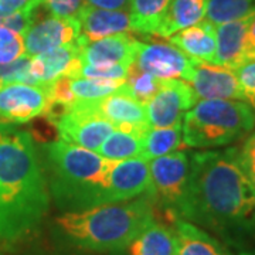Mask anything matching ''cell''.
Segmentation results:
<instances>
[{
    "label": "cell",
    "mask_w": 255,
    "mask_h": 255,
    "mask_svg": "<svg viewBox=\"0 0 255 255\" xmlns=\"http://www.w3.org/2000/svg\"><path fill=\"white\" fill-rule=\"evenodd\" d=\"M255 112L236 100H200L182 121L183 145L194 149L227 146L254 130Z\"/></svg>",
    "instance_id": "5b68a950"
},
{
    "label": "cell",
    "mask_w": 255,
    "mask_h": 255,
    "mask_svg": "<svg viewBox=\"0 0 255 255\" xmlns=\"http://www.w3.org/2000/svg\"><path fill=\"white\" fill-rule=\"evenodd\" d=\"M190 85L197 100L244 101L234 70L217 64L194 61Z\"/></svg>",
    "instance_id": "5bb4252c"
},
{
    "label": "cell",
    "mask_w": 255,
    "mask_h": 255,
    "mask_svg": "<svg viewBox=\"0 0 255 255\" xmlns=\"http://www.w3.org/2000/svg\"><path fill=\"white\" fill-rule=\"evenodd\" d=\"M87 6L104 10H124L129 11L130 0H85Z\"/></svg>",
    "instance_id": "8d00e7d4"
},
{
    "label": "cell",
    "mask_w": 255,
    "mask_h": 255,
    "mask_svg": "<svg viewBox=\"0 0 255 255\" xmlns=\"http://www.w3.org/2000/svg\"><path fill=\"white\" fill-rule=\"evenodd\" d=\"M194 61L172 43L137 41L133 63L143 73L157 80H183L190 82Z\"/></svg>",
    "instance_id": "9c48e42d"
},
{
    "label": "cell",
    "mask_w": 255,
    "mask_h": 255,
    "mask_svg": "<svg viewBox=\"0 0 255 255\" xmlns=\"http://www.w3.org/2000/svg\"><path fill=\"white\" fill-rule=\"evenodd\" d=\"M36 11H16V13H1L0 11V26L17 33L23 37L34 21Z\"/></svg>",
    "instance_id": "836d02e7"
},
{
    "label": "cell",
    "mask_w": 255,
    "mask_h": 255,
    "mask_svg": "<svg viewBox=\"0 0 255 255\" xmlns=\"http://www.w3.org/2000/svg\"><path fill=\"white\" fill-rule=\"evenodd\" d=\"M50 206L47 180L27 130L0 125V240L34 233Z\"/></svg>",
    "instance_id": "7a4b0ae2"
},
{
    "label": "cell",
    "mask_w": 255,
    "mask_h": 255,
    "mask_svg": "<svg viewBox=\"0 0 255 255\" xmlns=\"http://www.w3.org/2000/svg\"><path fill=\"white\" fill-rule=\"evenodd\" d=\"M248 174V177H250V180H251V183H253V186H254L255 189V172H250Z\"/></svg>",
    "instance_id": "f35d334b"
},
{
    "label": "cell",
    "mask_w": 255,
    "mask_h": 255,
    "mask_svg": "<svg viewBox=\"0 0 255 255\" xmlns=\"http://www.w3.org/2000/svg\"><path fill=\"white\" fill-rule=\"evenodd\" d=\"M129 67L124 64L115 65H81L77 77L102 78V80H125Z\"/></svg>",
    "instance_id": "4dcf8cb0"
},
{
    "label": "cell",
    "mask_w": 255,
    "mask_h": 255,
    "mask_svg": "<svg viewBox=\"0 0 255 255\" xmlns=\"http://www.w3.org/2000/svg\"><path fill=\"white\" fill-rule=\"evenodd\" d=\"M153 220L155 201L150 193H145L133 200L65 211L54 220V227L58 236L75 248L124 255Z\"/></svg>",
    "instance_id": "3957f363"
},
{
    "label": "cell",
    "mask_w": 255,
    "mask_h": 255,
    "mask_svg": "<svg viewBox=\"0 0 255 255\" xmlns=\"http://www.w3.org/2000/svg\"><path fill=\"white\" fill-rule=\"evenodd\" d=\"M26 54L23 37L0 26V64L10 63Z\"/></svg>",
    "instance_id": "f546056e"
},
{
    "label": "cell",
    "mask_w": 255,
    "mask_h": 255,
    "mask_svg": "<svg viewBox=\"0 0 255 255\" xmlns=\"http://www.w3.org/2000/svg\"><path fill=\"white\" fill-rule=\"evenodd\" d=\"M85 107L111 122L115 129L145 135L149 129L146 108L143 104L117 90L114 94L97 101H81Z\"/></svg>",
    "instance_id": "4fadbf2b"
},
{
    "label": "cell",
    "mask_w": 255,
    "mask_h": 255,
    "mask_svg": "<svg viewBox=\"0 0 255 255\" xmlns=\"http://www.w3.org/2000/svg\"><path fill=\"white\" fill-rule=\"evenodd\" d=\"M247 60L248 61L255 60V14L250 21L248 33H247Z\"/></svg>",
    "instance_id": "74e56055"
},
{
    "label": "cell",
    "mask_w": 255,
    "mask_h": 255,
    "mask_svg": "<svg viewBox=\"0 0 255 255\" xmlns=\"http://www.w3.org/2000/svg\"><path fill=\"white\" fill-rule=\"evenodd\" d=\"M51 108L48 87L3 84L0 88V125H21L46 117Z\"/></svg>",
    "instance_id": "ba28073f"
},
{
    "label": "cell",
    "mask_w": 255,
    "mask_h": 255,
    "mask_svg": "<svg viewBox=\"0 0 255 255\" xmlns=\"http://www.w3.org/2000/svg\"><path fill=\"white\" fill-rule=\"evenodd\" d=\"M150 190L149 164L145 159H128L111 163L105 176L107 204L133 200Z\"/></svg>",
    "instance_id": "8fae6325"
},
{
    "label": "cell",
    "mask_w": 255,
    "mask_h": 255,
    "mask_svg": "<svg viewBox=\"0 0 255 255\" xmlns=\"http://www.w3.org/2000/svg\"><path fill=\"white\" fill-rule=\"evenodd\" d=\"M169 43L196 61L216 63V26L209 20H201L194 26L177 31L169 37Z\"/></svg>",
    "instance_id": "d6986e66"
},
{
    "label": "cell",
    "mask_w": 255,
    "mask_h": 255,
    "mask_svg": "<svg viewBox=\"0 0 255 255\" xmlns=\"http://www.w3.org/2000/svg\"><path fill=\"white\" fill-rule=\"evenodd\" d=\"M0 255H1V253H0Z\"/></svg>",
    "instance_id": "60d3db41"
},
{
    "label": "cell",
    "mask_w": 255,
    "mask_h": 255,
    "mask_svg": "<svg viewBox=\"0 0 255 255\" xmlns=\"http://www.w3.org/2000/svg\"><path fill=\"white\" fill-rule=\"evenodd\" d=\"M128 250L130 255H176L177 238L173 228L153 220L130 243Z\"/></svg>",
    "instance_id": "7402d4cb"
},
{
    "label": "cell",
    "mask_w": 255,
    "mask_h": 255,
    "mask_svg": "<svg viewBox=\"0 0 255 255\" xmlns=\"http://www.w3.org/2000/svg\"><path fill=\"white\" fill-rule=\"evenodd\" d=\"M122 82L124 80L71 77V90L77 101H97L114 94Z\"/></svg>",
    "instance_id": "83f0119b"
},
{
    "label": "cell",
    "mask_w": 255,
    "mask_h": 255,
    "mask_svg": "<svg viewBox=\"0 0 255 255\" xmlns=\"http://www.w3.org/2000/svg\"><path fill=\"white\" fill-rule=\"evenodd\" d=\"M169 3L170 0H130L129 17L132 31L155 36Z\"/></svg>",
    "instance_id": "cb8c5ba5"
},
{
    "label": "cell",
    "mask_w": 255,
    "mask_h": 255,
    "mask_svg": "<svg viewBox=\"0 0 255 255\" xmlns=\"http://www.w3.org/2000/svg\"><path fill=\"white\" fill-rule=\"evenodd\" d=\"M182 145V124L169 128H149L142 136V159L149 162L173 153Z\"/></svg>",
    "instance_id": "603a6c76"
},
{
    "label": "cell",
    "mask_w": 255,
    "mask_h": 255,
    "mask_svg": "<svg viewBox=\"0 0 255 255\" xmlns=\"http://www.w3.org/2000/svg\"><path fill=\"white\" fill-rule=\"evenodd\" d=\"M197 102L187 81L162 80L160 87L145 105L146 118L150 128H169L182 124L186 112Z\"/></svg>",
    "instance_id": "30bf717a"
},
{
    "label": "cell",
    "mask_w": 255,
    "mask_h": 255,
    "mask_svg": "<svg viewBox=\"0 0 255 255\" xmlns=\"http://www.w3.org/2000/svg\"><path fill=\"white\" fill-rule=\"evenodd\" d=\"M46 117L54 125L61 140L94 152L115 130L111 122L85 107L81 101H75L70 108L50 112Z\"/></svg>",
    "instance_id": "52a82bcc"
},
{
    "label": "cell",
    "mask_w": 255,
    "mask_h": 255,
    "mask_svg": "<svg viewBox=\"0 0 255 255\" xmlns=\"http://www.w3.org/2000/svg\"><path fill=\"white\" fill-rule=\"evenodd\" d=\"M43 0H0L1 13H16V11H36Z\"/></svg>",
    "instance_id": "d590c367"
},
{
    "label": "cell",
    "mask_w": 255,
    "mask_h": 255,
    "mask_svg": "<svg viewBox=\"0 0 255 255\" xmlns=\"http://www.w3.org/2000/svg\"><path fill=\"white\" fill-rule=\"evenodd\" d=\"M255 14V0H209L206 20L219 26L223 23Z\"/></svg>",
    "instance_id": "484cf974"
},
{
    "label": "cell",
    "mask_w": 255,
    "mask_h": 255,
    "mask_svg": "<svg viewBox=\"0 0 255 255\" xmlns=\"http://www.w3.org/2000/svg\"><path fill=\"white\" fill-rule=\"evenodd\" d=\"M209 0H170L155 36L169 38L183 28L204 20Z\"/></svg>",
    "instance_id": "44dd1931"
},
{
    "label": "cell",
    "mask_w": 255,
    "mask_h": 255,
    "mask_svg": "<svg viewBox=\"0 0 255 255\" xmlns=\"http://www.w3.org/2000/svg\"><path fill=\"white\" fill-rule=\"evenodd\" d=\"M251 17L240 18L216 26V63L230 70H237L247 60V33Z\"/></svg>",
    "instance_id": "e0dca14e"
},
{
    "label": "cell",
    "mask_w": 255,
    "mask_h": 255,
    "mask_svg": "<svg viewBox=\"0 0 255 255\" xmlns=\"http://www.w3.org/2000/svg\"><path fill=\"white\" fill-rule=\"evenodd\" d=\"M78 23L80 36L85 41L132 31L129 11L124 10H104L85 6L78 16Z\"/></svg>",
    "instance_id": "ac0fdd59"
},
{
    "label": "cell",
    "mask_w": 255,
    "mask_h": 255,
    "mask_svg": "<svg viewBox=\"0 0 255 255\" xmlns=\"http://www.w3.org/2000/svg\"><path fill=\"white\" fill-rule=\"evenodd\" d=\"M80 37L78 18L55 17L53 14L46 17H34L33 24L23 36L24 51L28 57L43 54L63 46L73 44Z\"/></svg>",
    "instance_id": "7c38bea8"
},
{
    "label": "cell",
    "mask_w": 255,
    "mask_h": 255,
    "mask_svg": "<svg viewBox=\"0 0 255 255\" xmlns=\"http://www.w3.org/2000/svg\"><path fill=\"white\" fill-rule=\"evenodd\" d=\"M244 102L255 111V60L248 61L234 70Z\"/></svg>",
    "instance_id": "1f68e13d"
},
{
    "label": "cell",
    "mask_w": 255,
    "mask_h": 255,
    "mask_svg": "<svg viewBox=\"0 0 255 255\" xmlns=\"http://www.w3.org/2000/svg\"><path fill=\"white\" fill-rule=\"evenodd\" d=\"M1 85H3V84H1V82H0V88H1Z\"/></svg>",
    "instance_id": "ab89813d"
},
{
    "label": "cell",
    "mask_w": 255,
    "mask_h": 255,
    "mask_svg": "<svg viewBox=\"0 0 255 255\" xmlns=\"http://www.w3.org/2000/svg\"><path fill=\"white\" fill-rule=\"evenodd\" d=\"M30 60L31 57L21 55L17 60L6 64H0V82L1 84H28V85H38L33 75L30 73Z\"/></svg>",
    "instance_id": "f1b7e54d"
},
{
    "label": "cell",
    "mask_w": 255,
    "mask_h": 255,
    "mask_svg": "<svg viewBox=\"0 0 255 255\" xmlns=\"http://www.w3.org/2000/svg\"><path fill=\"white\" fill-rule=\"evenodd\" d=\"M183 220L209 231L234 255H255V189L237 147L191 153Z\"/></svg>",
    "instance_id": "6da1fadb"
},
{
    "label": "cell",
    "mask_w": 255,
    "mask_h": 255,
    "mask_svg": "<svg viewBox=\"0 0 255 255\" xmlns=\"http://www.w3.org/2000/svg\"><path fill=\"white\" fill-rule=\"evenodd\" d=\"M139 40L129 33H118L94 41H85L81 36L80 61L81 65H130L135 60V50Z\"/></svg>",
    "instance_id": "9a60e30c"
},
{
    "label": "cell",
    "mask_w": 255,
    "mask_h": 255,
    "mask_svg": "<svg viewBox=\"0 0 255 255\" xmlns=\"http://www.w3.org/2000/svg\"><path fill=\"white\" fill-rule=\"evenodd\" d=\"M43 4L50 14L63 18H78L87 6L85 0H43Z\"/></svg>",
    "instance_id": "d6a6232c"
},
{
    "label": "cell",
    "mask_w": 255,
    "mask_h": 255,
    "mask_svg": "<svg viewBox=\"0 0 255 255\" xmlns=\"http://www.w3.org/2000/svg\"><path fill=\"white\" fill-rule=\"evenodd\" d=\"M172 224L177 238L176 255H234L219 238L190 221L174 219Z\"/></svg>",
    "instance_id": "ffe728a7"
},
{
    "label": "cell",
    "mask_w": 255,
    "mask_h": 255,
    "mask_svg": "<svg viewBox=\"0 0 255 255\" xmlns=\"http://www.w3.org/2000/svg\"><path fill=\"white\" fill-rule=\"evenodd\" d=\"M160 81L150 74L143 73L137 68L135 63L129 65L127 78L124 80L119 90L128 94L130 98L146 105L160 87Z\"/></svg>",
    "instance_id": "4316f807"
},
{
    "label": "cell",
    "mask_w": 255,
    "mask_h": 255,
    "mask_svg": "<svg viewBox=\"0 0 255 255\" xmlns=\"http://www.w3.org/2000/svg\"><path fill=\"white\" fill-rule=\"evenodd\" d=\"M150 196L170 223L183 219L190 180V155L183 150L149 160Z\"/></svg>",
    "instance_id": "8992f818"
},
{
    "label": "cell",
    "mask_w": 255,
    "mask_h": 255,
    "mask_svg": "<svg viewBox=\"0 0 255 255\" xmlns=\"http://www.w3.org/2000/svg\"><path fill=\"white\" fill-rule=\"evenodd\" d=\"M43 152L51 172V194L60 209L78 211L107 204L105 176L112 160L61 139L44 143Z\"/></svg>",
    "instance_id": "277c9868"
},
{
    "label": "cell",
    "mask_w": 255,
    "mask_h": 255,
    "mask_svg": "<svg viewBox=\"0 0 255 255\" xmlns=\"http://www.w3.org/2000/svg\"><path fill=\"white\" fill-rule=\"evenodd\" d=\"M237 155L246 173L255 172V130L250 132L244 143L237 147Z\"/></svg>",
    "instance_id": "e575fe53"
},
{
    "label": "cell",
    "mask_w": 255,
    "mask_h": 255,
    "mask_svg": "<svg viewBox=\"0 0 255 255\" xmlns=\"http://www.w3.org/2000/svg\"><path fill=\"white\" fill-rule=\"evenodd\" d=\"M142 136L143 135L115 129L102 142L97 153L114 162L142 157Z\"/></svg>",
    "instance_id": "d4e9b609"
},
{
    "label": "cell",
    "mask_w": 255,
    "mask_h": 255,
    "mask_svg": "<svg viewBox=\"0 0 255 255\" xmlns=\"http://www.w3.org/2000/svg\"><path fill=\"white\" fill-rule=\"evenodd\" d=\"M81 68L78 40L60 48L34 55L30 60V73L38 85H46L58 77H77Z\"/></svg>",
    "instance_id": "2e32d148"
}]
</instances>
